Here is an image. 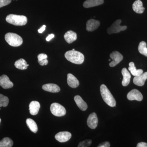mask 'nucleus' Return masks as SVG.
<instances>
[{
	"label": "nucleus",
	"instance_id": "obj_38",
	"mask_svg": "<svg viewBox=\"0 0 147 147\" xmlns=\"http://www.w3.org/2000/svg\"><path fill=\"white\" fill-rule=\"evenodd\" d=\"M1 119L0 118V123H1Z\"/></svg>",
	"mask_w": 147,
	"mask_h": 147
},
{
	"label": "nucleus",
	"instance_id": "obj_18",
	"mask_svg": "<svg viewBox=\"0 0 147 147\" xmlns=\"http://www.w3.org/2000/svg\"><path fill=\"white\" fill-rule=\"evenodd\" d=\"M104 0H86L84 2L83 6L85 8H90L102 5Z\"/></svg>",
	"mask_w": 147,
	"mask_h": 147
},
{
	"label": "nucleus",
	"instance_id": "obj_23",
	"mask_svg": "<svg viewBox=\"0 0 147 147\" xmlns=\"http://www.w3.org/2000/svg\"><path fill=\"white\" fill-rule=\"evenodd\" d=\"M15 67L21 70H25L28 68L29 65L27 64L26 61L24 59H21L18 60L14 63Z\"/></svg>",
	"mask_w": 147,
	"mask_h": 147
},
{
	"label": "nucleus",
	"instance_id": "obj_14",
	"mask_svg": "<svg viewBox=\"0 0 147 147\" xmlns=\"http://www.w3.org/2000/svg\"><path fill=\"white\" fill-rule=\"evenodd\" d=\"M67 83L69 87L74 88H77L79 85V80L73 74L70 73L67 74Z\"/></svg>",
	"mask_w": 147,
	"mask_h": 147
},
{
	"label": "nucleus",
	"instance_id": "obj_27",
	"mask_svg": "<svg viewBox=\"0 0 147 147\" xmlns=\"http://www.w3.org/2000/svg\"><path fill=\"white\" fill-rule=\"evenodd\" d=\"M9 100L8 98L3 95L0 94V107H6L8 105Z\"/></svg>",
	"mask_w": 147,
	"mask_h": 147
},
{
	"label": "nucleus",
	"instance_id": "obj_11",
	"mask_svg": "<svg viewBox=\"0 0 147 147\" xmlns=\"http://www.w3.org/2000/svg\"><path fill=\"white\" fill-rule=\"evenodd\" d=\"M0 86L3 88L7 89L12 88L13 84L11 82L8 76L6 75H3L0 76Z\"/></svg>",
	"mask_w": 147,
	"mask_h": 147
},
{
	"label": "nucleus",
	"instance_id": "obj_25",
	"mask_svg": "<svg viewBox=\"0 0 147 147\" xmlns=\"http://www.w3.org/2000/svg\"><path fill=\"white\" fill-rule=\"evenodd\" d=\"M13 145V141L8 137L3 138L0 141V147H11Z\"/></svg>",
	"mask_w": 147,
	"mask_h": 147
},
{
	"label": "nucleus",
	"instance_id": "obj_16",
	"mask_svg": "<svg viewBox=\"0 0 147 147\" xmlns=\"http://www.w3.org/2000/svg\"><path fill=\"white\" fill-rule=\"evenodd\" d=\"M121 73L123 76L122 84L123 86H127L130 83L131 75L126 68H123L122 69Z\"/></svg>",
	"mask_w": 147,
	"mask_h": 147
},
{
	"label": "nucleus",
	"instance_id": "obj_21",
	"mask_svg": "<svg viewBox=\"0 0 147 147\" xmlns=\"http://www.w3.org/2000/svg\"><path fill=\"white\" fill-rule=\"evenodd\" d=\"M74 99L76 105L80 110L82 111H85L87 110L88 105L81 96L79 95H76L74 97Z\"/></svg>",
	"mask_w": 147,
	"mask_h": 147
},
{
	"label": "nucleus",
	"instance_id": "obj_4",
	"mask_svg": "<svg viewBox=\"0 0 147 147\" xmlns=\"http://www.w3.org/2000/svg\"><path fill=\"white\" fill-rule=\"evenodd\" d=\"M5 38L9 45L13 47H18L22 45L23 42L22 37L13 33H7L5 34Z\"/></svg>",
	"mask_w": 147,
	"mask_h": 147
},
{
	"label": "nucleus",
	"instance_id": "obj_2",
	"mask_svg": "<svg viewBox=\"0 0 147 147\" xmlns=\"http://www.w3.org/2000/svg\"><path fill=\"white\" fill-rule=\"evenodd\" d=\"M100 92L102 98L106 104L111 107L116 106L115 99L105 85L104 84L101 85Z\"/></svg>",
	"mask_w": 147,
	"mask_h": 147
},
{
	"label": "nucleus",
	"instance_id": "obj_1",
	"mask_svg": "<svg viewBox=\"0 0 147 147\" xmlns=\"http://www.w3.org/2000/svg\"><path fill=\"white\" fill-rule=\"evenodd\" d=\"M65 57L67 60L76 64H81L84 61V55L76 50L67 51L65 54Z\"/></svg>",
	"mask_w": 147,
	"mask_h": 147
},
{
	"label": "nucleus",
	"instance_id": "obj_3",
	"mask_svg": "<svg viewBox=\"0 0 147 147\" xmlns=\"http://www.w3.org/2000/svg\"><path fill=\"white\" fill-rule=\"evenodd\" d=\"M6 21L8 23L16 26H23L26 25L28 22L26 16L10 14L6 18Z\"/></svg>",
	"mask_w": 147,
	"mask_h": 147
},
{
	"label": "nucleus",
	"instance_id": "obj_32",
	"mask_svg": "<svg viewBox=\"0 0 147 147\" xmlns=\"http://www.w3.org/2000/svg\"><path fill=\"white\" fill-rule=\"evenodd\" d=\"M38 63H39L40 65L44 66L47 65L48 63V61L47 60V59H45L39 62Z\"/></svg>",
	"mask_w": 147,
	"mask_h": 147
},
{
	"label": "nucleus",
	"instance_id": "obj_13",
	"mask_svg": "<svg viewBox=\"0 0 147 147\" xmlns=\"http://www.w3.org/2000/svg\"><path fill=\"white\" fill-rule=\"evenodd\" d=\"M147 79V72L143 73L140 76H135L133 79V83L139 86H142L144 85Z\"/></svg>",
	"mask_w": 147,
	"mask_h": 147
},
{
	"label": "nucleus",
	"instance_id": "obj_30",
	"mask_svg": "<svg viewBox=\"0 0 147 147\" xmlns=\"http://www.w3.org/2000/svg\"><path fill=\"white\" fill-rule=\"evenodd\" d=\"M47 56L46 54H39L38 56V62L40 61L43 60L45 59H47Z\"/></svg>",
	"mask_w": 147,
	"mask_h": 147
},
{
	"label": "nucleus",
	"instance_id": "obj_22",
	"mask_svg": "<svg viewBox=\"0 0 147 147\" xmlns=\"http://www.w3.org/2000/svg\"><path fill=\"white\" fill-rule=\"evenodd\" d=\"M129 67H128L129 70L130 71V72L132 75L134 76H140L143 73V70L142 69H137L136 67L134 65V63L131 62L129 64Z\"/></svg>",
	"mask_w": 147,
	"mask_h": 147
},
{
	"label": "nucleus",
	"instance_id": "obj_33",
	"mask_svg": "<svg viewBox=\"0 0 147 147\" xmlns=\"http://www.w3.org/2000/svg\"><path fill=\"white\" fill-rule=\"evenodd\" d=\"M137 147H147V143L145 142H140L137 144Z\"/></svg>",
	"mask_w": 147,
	"mask_h": 147
},
{
	"label": "nucleus",
	"instance_id": "obj_15",
	"mask_svg": "<svg viewBox=\"0 0 147 147\" xmlns=\"http://www.w3.org/2000/svg\"><path fill=\"white\" fill-rule=\"evenodd\" d=\"M42 89L45 91L50 92H59L60 91V88L56 84H45L42 86Z\"/></svg>",
	"mask_w": 147,
	"mask_h": 147
},
{
	"label": "nucleus",
	"instance_id": "obj_6",
	"mask_svg": "<svg viewBox=\"0 0 147 147\" xmlns=\"http://www.w3.org/2000/svg\"><path fill=\"white\" fill-rule=\"evenodd\" d=\"M50 111L54 115L57 117H62L65 115L66 113L65 108L57 102H54L51 104Z\"/></svg>",
	"mask_w": 147,
	"mask_h": 147
},
{
	"label": "nucleus",
	"instance_id": "obj_20",
	"mask_svg": "<svg viewBox=\"0 0 147 147\" xmlns=\"http://www.w3.org/2000/svg\"><path fill=\"white\" fill-rule=\"evenodd\" d=\"M132 8L136 13H142L145 10L144 7H143V3L140 0H136L132 5Z\"/></svg>",
	"mask_w": 147,
	"mask_h": 147
},
{
	"label": "nucleus",
	"instance_id": "obj_7",
	"mask_svg": "<svg viewBox=\"0 0 147 147\" xmlns=\"http://www.w3.org/2000/svg\"><path fill=\"white\" fill-rule=\"evenodd\" d=\"M110 57L113 60L109 64L111 67H114L118 64L123 59V56L118 51H114L110 54Z\"/></svg>",
	"mask_w": 147,
	"mask_h": 147
},
{
	"label": "nucleus",
	"instance_id": "obj_24",
	"mask_svg": "<svg viewBox=\"0 0 147 147\" xmlns=\"http://www.w3.org/2000/svg\"><path fill=\"white\" fill-rule=\"evenodd\" d=\"M26 122L30 130L34 133H36L38 131V127L35 122L32 119H28Z\"/></svg>",
	"mask_w": 147,
	"mask_h": 147
},
{
	"label": "nucleus",
	"instance_id": "obj_8",
	"mask_svg": "<svg viewBox=\"0 0 147 147\" xmlns=\"http://www.w3.org/2000/svg\"><path fill=\"white\" fill-rule=\"evenodd\" d=\"M127 97L129 100H136L139 101H142L143 98L142 94L137 89H133L130 91L127 94Z\"/></svg>",
	"mask_w": 147,
	"mask_h": 147
},
{
	"label": "nucleus",
	"instance_id": "obj_34",
	"mask_svg": "<svg viewBox=\"0 0 147 147\" xmlns=\"http://www.w3.org/2000/svg\"><path fill=\"white\" fill-rule=\"evenodd\" d=\"M55 37V35L53 34H51L50 35H48V36L46 38V40H47V41H49L50 40H51L52 38H54Z\"/></svg>",
	"mask_w": 147,
	"mask_h": 147
},
{
	"label": "nucleus",
	"instance_id": "obj_17",
	"mask_svg": "<svg viewBox=\"0 0 147 147\" xmlns=\"http://www.w3.org/2000/svg\"><path fill=\"white\" fill-rule=\"evenodd\" d=\"M40 108V104L37 101H32L29 105L30 113L32 115H36L38 113Z\"/></svg>",
	"mask_w": 147,
	"mask_h": 147
},
{
	"label": "nucleus",
	"instance_id": "obj_5",
	"mask_svg": "<svg viewBox=\"0 0 147 147\" xmlns=\"http://www.w3.org/2000/svg\"><path fill=\"white\" fill-rule=\"evenodd\" d=\"M122 21L121 19L116 20L112 26L107 29V32L108 34L118 33L121 31H123L127 28L126 26H121Z\"/></svg>",
	"mask_w": 147,
	"mask_h": 147
},
{
	"label": "nucleus",
	"instance_id": "obj_26",
	"mask_svg": "<svg viewBox=\"0 0 147 147\" xmlns=\"http://www.w3.org/2000/svg\"><path fill=\"white\" fill-rule=\"evenodd\" d=\"M138 50L140 54L147 57V48L146 43L145 41H142L138 46Z\"/></svg>",
	"mask_w": 147,
	"mask_h": 147
},
{
	"label": "nucleus",
	"instance_id": "obj_28",
	"mask_svg": "<svg viewBox=\"0 0 147 147\" xmlns=\"http://www.w3.org/2000/svg\"><path fill=\"white\" fill-rule=\"evenodd\" d=\"M92 141L91 139H87L85 141L80 142L78 145L79 147H88L91 145Z\"/></svg>",
	"mask_w": 147,
	"mask_h": 147
},
{
	"label": "nucleus",
	"instance_id": "obj_31",
	"mask_svg": "<svg viewBox=\"0 0 147 147\" xmlns=\"http://www.w3.org/2000/svg\"><path fill=\"white\" fill-rule=\"evenodd\" d=\"M110 143L108 142H103V143H101L99 144L98 146V147H110Z\"/></svg>",
	"mask_w": 147,
	"mask_h": 147
},
{
	"label": "nucleus",
	"instance_id": "obj_36",
	"mask_svg": "<svg viewBox=\"0 0 147 147\" xmlns=\"http://www.w3.org/2000/svg\"><path fill=\"white\" fill-rule=\"evenodd\" d=\"M72 50H73V51H74V50H75V49H72Z\"/></svg>",
	"mask_w": 147,
	"mask_h": 147
},
{
	"label": "nucleus",
	"instance_id": "obj_12",
	"mask_svg": "<svg viewBox=\"0 0 147 147\" xmlns=\"http://www.w3.org/2000/svg\"><path fill=\"white\" fill-rule=\"evenodd\" d=\"M100 25V23L98 21L94 19H90L88 20L86 24L87 31L92 32L97 29Z\"/></svg>",
	"mask_w": 147,
	"mask_h": 147
},
{
	"label": "nucleus",
	"instance_id": "obj_19",
	"mask_svg": "<svg viewBox=\"0 0 147 147\" xmlns=\"http://www.w3.org/2000/svg\"><path fill=\"white\" fill-rule=\"evenodd\" d=\"M64 37L65 41L67 43L70 44L77 39V34L75 32L69 30L65 33Z\"/></svg>",
	"mask_w": 147,
	"mask_h": 147
},
{
	"label": "nucleus",
	"instance_id": "obj_9",
	"mask_svg": "<svg viewBox=\"0 0 147 147\" xmlns=\"http://www.w3.org/2000/svg\"><path fill=\"white\" fill-rule=\"evenodd\" d=\"M71 137V134L68 131H61L55 136V139L58 142L64 143L68 141Z\"/></svg>",
	"mask_w": 147,
	"mask_h": 147
},
{
	"label": "nucleus",
	"instance_id": "obj_29",
	"mask_svg": "<svg viewBox=\"0 0 147 147\" xmlns=\"http://www.w3.org/2000/svg\"><path fill=\"white\" fill-rule=\"evenodd\" d=\"M11 1V0H0V8L8 5Z\"/></svg>",
	"mask_w": 147,
	"mask_h": 147
},
{
	"label": "nucleus",
	"instance_id": "obj_10",
	"mask_svg": "<svg viewBox=\"0 0 147 147\" xmlns=\"http://www.w3.org/2000/svg\"><path fill=\"white\" fill-rule=\"evenodd\" d=\"M98 123V119L95 113L91 114L87 120V125L90 128L94 129L96 128Z\"/></svg>",
	"mask_w": 147,
	"mask_h": 147
},
{
	"label": "nucleus",
	"instance_id": "obj_35",
	"mask_svg": "<svg viewBox=\"0 0 147 147\" xmlns=\"http://www.w3.org/2000/svg\"><path fill=\"white\" fill-rule=\"evenodd\" d=\"M45 28H46V26H45V25H43L40 29L38 30V32H39V33H42L45 30Z\"/></svg>",
	"mask_w": 147,
	"mask_h": 147
},
{
	"label": "nucleus",
	"instance_id": "obj_37",
	"mask_svg": "<svg viewBox=\"0 0 147 147\" xmlns=\"http://www.w3.org/2000/svg\"><path fill=\"white\" fill-rule=\"evenodd\" d=\"M111 61V59H109V61Z\"/></svg>",
	"mask_w": 147,
	"mask_h": 147
}]
</instances>
